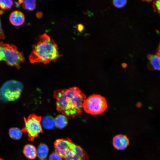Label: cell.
<instances>
[{
	"instance_id": "obj_1",
	"label": "cell",
	"mask_w": 160,
	"mask_h": 160,
	"mask_svg": "<svg viewBox=\"0 0 160 160\" xmlns=\"http://www.w3.org/2000/svg\"><path fill=\"white\" fill-rule=\"evenodd\" d=\"M54 97L56 100V109L67 118H73L81 115L85 95L76 87L55 90Z\"/></svg>"
},
{
	"instance_id": "obj_2",
	"label": "cell",
	"mask_w": 160,
	"mask_h": 160,
	"mask_svg": "<svg viewBox=\"0 0 160 160\" xmlns=\"http://www.w3.org/2000/svg\"><path fill=\"white\" fill-rule=\"evenodd\" d=\"M60 57L57 44L46 34L41 35L33 46L29 59L31 63L47 64Z\"/></svg>"
},
{
	"instance_id": "obj_3",
	"label": "cell",
	"mask_w": 160,
	"mask_h": 160,
	"mask_svg": "<svg viewBox=\"0 0 160 160\" xmlns=\"http://www.w3.org/2000/svg\"><path fill=\"white\" fill-rule=\"evenodd\" d=\"M107 106V103L104 97L93 94L84 101L83 108L87 113L95 115L100 114L104 112Z\"/></svg>"
},
{
	"instance_id": "obj_4",
	"label": "cell",
	"mask_w": 160,
	"mask_h": 160,
	"mask_svg": "<svg viewBox=\"0 0 160 160\" xmlns=\"http://www.w3.org/2000/svg\"><path fill=\"white\" fill-rule=\"evenodd\" d=\"M23 89L22 83L11 80L4 83L0 89V98L3 101H15L20 97Z\"/></svg>"
},
{
	"instance_id": "obj_5",
	"label": "cell",
	"mask_w": 160,
	"mask_h": 160,
	"mask_svg": "<svg viewBox=\"0 0 160 160\" xmlns=\"http://www.w3.org/2000/svg\"><path fill=\"white\" fill-rule=\"evenodd\" d=\"M1 44L4 53V60L9 65L19 68L20 64L25 60L23 53L19 51L15 45L2 42Z\"/></svg>"
},
{
	"instance_id": "obj_6",
	"label": "cell",
	"mask_w": 160,
	"mask_h": 160,
	"mask_svg": "<svg viewBox=\"0 0 160 160\" xmlns=\"http://www.w3.org/2000/svg\"><path fill=\"white\" fill-rule=\"evenodd\" d=\"M24 119L25 126L22 130L27 134L29 140L33 141L35 138L43 132L41 124V117L32 114Z\"/></svg>"
},
{
	"instance_id": "obj_7",
	"label": "cell",
	"mask_w": 160,
	"mask_h": 160,
	"mask_svg": "<svg viewBox=\"0 0 160 160\" xmlns=\"http://www.w3.org/2000/svg\"><path fill=\"white\" fill-rule=\"evenodd\" d=\"M54 145L55 152L65 160H71L75 154L76 145L68 137L57 139Z\"/></svg>"
},
{
	"instance_id": "obj_8",
	"label": "cell",
	"mask_w": 160,
	"mask_h": 160,
	"mask_svg": "<svg viewBox=\"0 0 160 160\" xmlns=\"http://www.w3.org/2000/svg\"><path fill=\"white\" fill-rule=\"evenodd\" d=\"M113 144L116 149L118 150H123L129 145V139L126 135H118L113 137Z\"/></svg>"
},
{
	"instance_id": "obj_9",
	"label": "cell",
	"mask_w": 160,
	"mask_h": 160,
	"mask_svg": "<svg viewBox=\"0 0 160 160\" xmlns=\"http://www.w3.org/2000/svg\"><path fill=\"white\" fill-rule=\"evenodd\" d=\"M25 16L21 11L15 10L12 12L10 14L9 20L13 25L18 26L22 25L25 21Z\"/></svg>"
},
{
	"instance_id": "obj_10",
	"label": "cell",
	"mask_w": 160,
	"mask_h": 160,
	"mask_svg": "<svg viewBox=\"0 0 160 160\" xmlns=\"http://www.w3.org/2000/svg\"><path fill=\"white\" fill-rule=\"evenodd\" d=\"M147 58L149 60L148 64L149 69L160 71V57L156 54H148Z\"/></svg>"
},
{
	"instance_id": "obj_11",
	"label": "cell",
	"mask_w": 160,
	"mask_h": 160,
	"mask_svg": "<svg viewBox=\"0 0 160 160\" xmlns=\"http://www.w3.org/2000/svg\"><path fill=\"white\" fill-rule=\"evenodd\" d=\"M23 152L25 156L30 159H35L37 156V151L35 147L32 145L28 144L24 147Z\"/></svg>"
},
{
	"instance_id": "obj_12",
	"label": "cell",
	"mask_w": 160,
	"mask_h": 160,
	"mask_svg": "<svg viewBox=\"0 0 160 160\" xmlns=\"http://www.w3.org/2000/svg\"><path fill=\"white\" fill-rule=\"evenodd\" d=\"M88 160L89 156L86 152L79 145H76L75 154L71 160Z\"/></svg>"
},
{
	"instance_id": "obj_13",
	"label": "cell",
	"mask_w": 160,
	"mask_h": 160,
	"mask_svg": "<svg viewBox=\"0 0 160 160\" xmlns=\"http://www.w3.org/2000/svg\"><path fill=\"white\" fill-rule=\"evenodd\" d=\"M56 127L62 129L66 127L68 123L67 118L62 114H59L54 119Z\"/></svg>"
},
{
	"instance_id": "obj_14",
	"label": "cell",
	"mask_w": 160,
	"mask_h": 160,
	"mask_svg": "<svg viewBox=\"0 0 160 160\" xmlns=\"http://www.w3.org/2000/svg\"><path fill=\"white\" fill-rule=\"evenodd\" d=\"M42 125L44 128L48 129H53L55 126L54 119L50 116H46L42 120Z\"/></svg>"
},
{
	"instance_id": "obj_15",
	"label": "cell",
	"mask_w": 160,
	"mask_h": 160,
	"mask_svg": "<svg viewBox=\"0 0 160 160\" xmlns=\"http://www.w3.org/2000/svg\"><path fill=\"white\" fill-rule=\"evenodd\" d=\"M49 148L45 144L41 143L38 146L37 151V155L41 159H44L47 156Z\"/></svg>"
},
{
	"instance_id": "obj_16",
	"label": "cell",
	"mask_w": 160,
	"mask_h": 160,
	"mask_svg": "<svg viewBox=\"0 0 160 160\" xmlns=\"http://www.w3.org/2000/svg\"><path fill=\"white\" fill-rule=\"evenodd\" d=\"M23 133L22 130L17 127L11 128L9 130L10 137L15 140L20 139L22 136Z\"/></svg>"
},
{
	"instance_id": "obj_17",
	"label": "cell",
	"mask_w": 160,
	"mask_h": 160,
	"mask_svg": "<svg viewBox=\"0 0 160 160\" xmlns=\"http://www.w3.org/2000/svg\"><path fill=\"white\" fill-rule=\"evenodd\" d=\"M19 3L22 4L23 8L26 10L33 11L36 7V1L33 0H20Z\"/></svg>"
},
{
	"instance_id": "obj_18",
	"label": "cell",
	"mask_w": 160,
	"mask_h": 160,
	"mask_svg": "<svg viewBox=\"0 0 160 160\" xmlns=\"http://www.w3.org/2000/svg\"><path fill=\"white\" fill-rule=\"evenodd\" d=\"M13 5V2L11 0H0V8L3 10L10 9Z\"/></svg>"
},
{
	"instance_id": "obj_19",
	"label": "cell",
	"mask_w": 160,
	"mask_h": 160,
	"mask_svg": "<svg viewBox=\"0 0 160 160\" xmlns=\"http://www.w3.org/2000/svg\"><path fill=\"white\" fill-rule=\"evenodd\" d=\"M127 1L126 0H113V5L118 8H121L124 7L126 4Z\"/></svg>"
},
{
	"instance_id": "obj_20",
	"label": "cell",
	"mask_w": 160,
	"mask_h": 160,
	"mask_svg": "<svg viewBox=\"0 0 160 160\" xmlns=\"http://www.w3.org/2000/svg\"><path fill=\"white\" fill-rule=\"evenodd\" d=\"M49 159V160H62V158L55 151L50 154Z\"/></svg>"
},
{
	"instance_id": "obj_21",
	"label": "cell",
	"mask_w": 160,
	"mask_h": 160,
	"mask_svg": "<svg viewBox=\"0 0 160 160\" xmlns=\"http://www.w3.org/2000/svg\"><path fill=\"white\" fill-rule=\"evenodd\" d=\"M153 7L160 15V0L155 1L153 3Z\"/></svg>"
},
{
	"instance_id": "obj_22",
	"label": "cell",
	"mask_w": 160,
	"mask_h": 160,
	"mask_svg": "<svg viewBox=\"0 0 160 160\" xmlns=\"http://www.w3.org/2000/svg\"><path fill=\"white\" fill-rule=\"evenodd\" d=\"M5 38V36L2 30L1 22L0 19V40L1 39H4Z\"/></svg>"
},
{
	"instance_id": "obj_23",
	"label": "cell",
	"mask_w": 160,
	"mask_h": 160,
	"mask_svg": "<svg viewBox=\"0 0 160 160\" xmlns=\"http://www.w3.org/2000/svg\"><path fill=\"white\" fill-rule=\"evenodd\" d=\"M4 53L1 44V42H0V61L4 60Z\"/></svg>"
},
{
	"instance_id": "obj_24",
	"label": "cell",
	"mask_w": 160,
	"mask_h": 160,
	"mask_svg": "<svg viewBox=\"0 0 160 160\" xmlns=\"http://www.w3.org/2000/svg\"><path fill=\"white\" fill-rule=\"evenodd\" d=\"M156 54L160 57V41L157 49Z\"/></svg>"
},
{
	"instance_id": "obj_25",
	"label": "cell",
	"mask_w": 160,
	"mask_h": 160,
	"mask_svg": "<svg viewBox=\"0 0 160 160\" xmlns=\"http://www.w3.org/2000/svg\"><path fill=\"white\" fill-rule=\"evenodd\" d=\"M84 28V26L83 25L81 24H80L78 25V30L80 31L81 32Z\"/></svg>"
},
{
	"instance_id": "obj_26",
	"label": "cell",
	"mask_w": 160,
	"mask_h": 160,
	"mask_svg": "<svg viewBox=\"0 0 160 160\" xmlns=\"http://www.w3.org/2000/svg\"><path fill=\"white\" fill-rule=\"evenodd\" d=\"M122 66L124 68H125L127 66V64L126 63H123L122 64Z\"/></svg>"
},
{
	"instance_id": "obj_27",
	"label": "cell",
	"mask_w": 160,
	"mask_h": 160,
	"mask_svg": "<svg viewBox=\"0 0 160 160\" xmlns=\"http://www.w3.org/2000/svg\"><path fill=\"white\" fill-rule=\"evenodd\" d=\"M0 160H4L3 159L0 158Z\"/></svg>"
},
{
	"instance_id": "obj_28",
	"label": "cell",
	"mask_w": 160,
	"mask_h": 160,
	"mask_svg": "<svg viewBox=\"0 0 160 160\" xmlns=\"http://www.w3.org/2000/svg\"><path fill=\"white\" fill-rule=\"evenodd\" d=\"M39 160H45V159H40Z\"/></svg>"
}]
</instances>
